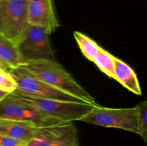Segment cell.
<instances>
[{"label": "cell", "instance_id": "1", "mask_svg": "<svg viewBox=\"0 0 147 146\" xmlns=\"http://www.w3.org/2000/svg\"><path fill=\"white\" fill-rule=\"evenodd\" d=\"M42 81L83 101L97 104L96 100L56 61L36 60L21 65Z\"/></svg>", "mask_w": 147, "mask_h": 146}, {"label": "cell", "instance_id": "2", "mask_svg": "<svg viewBox=\"0 0 147 146\" xmlns=\"http://www.w3.org/2000/svg\"><path fill=\"white\" fill-rule=\"evenodd\" d=\"M80 121L140 134L137 105L129 108H110L96 104Z\"/></svg>", "mask_w": 147, "mask_h": 146}, {"label": "cell", "instance_id": "3", "mask_svg": "<svg viewBox=\"0 0 147 146\" xmlns=\"http://www.w3.org/2000/svg\"><path fill=\"white\" fill-rule=\"evenodd\" d=\"M0 119L23 122L41 128L65 123L47 115L14 93L9 94L0 102Z\"/></svg>", "mask_w": 147, "mask_h": 146}, {"label": "cell", "instance_id": "4", "mask_svg": "<svg viewBox=\"0 0 147 146\" xmlns=\"http://www.w3.org/2000/svg\"><path fill=\"white\" fill-rule=\"evenodd\" d=\"M13 93L25 102L37 107L47 115L65 123L80 121L91 110L93 106L96 105L85 102L36 98L14 92Z\"/></svg>", "mask_w": 147, "mask_h": 146}, {"label": "cell", "instance_id": "5", "mask_svg": "<svg viewBox=\"0 0 147 146\" xmlns=\"http://www.w3.org/2000/svg\"><path fill=\"white\" fill-rule=\"evenodd\" d=\"M27 0H0V34L15 45L28 26Z\"/></svg>", "mask_w": 147, "mask_h": 146}, {"label": "cell", "instance_id": "6", "mask_svg": "<svg viewBox=\"0 0 147 146\" xmlns=\"http://www.w3.org/2000/svg\"><path fill=\"white\" fill-rule=\"evenodd\" d=\"M9 73L17 84V88L14 92L36 98L84 102L42 81L22 66L11 69Z\"/></svg>", "mask_w": 147, "mask_h": 146}, {"label": "cell", "instance_id": "7", "mask_svg": "<svg viewBox=\"0 0 147 146\" xmlns=\"http://www.w3.org/2000/svg\"><path fill=\"white\" fill-rule=\"evenodd\" d=\"M49 35L43 27L28 24L24 37L17 46L23 64L36 60L55 61Z\"/></svg>", "mask_w": 147, "mask_h": 146}, {"label": "cell", "instance_id": "8", "mask_svg": "<svg viewBox=\"0 0 147 146\" xmlns=\"http://www.w3.org/2000/svg\"><path fill=\"white\" fill-rule=\"evenodd\" d=\"M27 146H80L77 128L73 123L44 127L40 135L29 141Z\"/></svg>", "mask_w": 147, "mask_h": 146}, {"label": "cell", "instance_id": "9", "mask_svg": "<svg viewBox=\"0 0 147 146\" xmlns=\"http://www.w3.org/2000/svg\"><path fill=\"white\" fill-rule=\"evenodd\" d=\"M27 14L29 24L43 27L49 34L60 27L53 0H27Z\"/></svg>", "mask_w": 147, "mask_h": 146}, {"label": "cell", "instance_id": "10", "mask_svg": "<svg viewBox=\"0 0 147 146\" xmlns=\"http://www.w3.org/2000/svg\"><path fill=\"white\" fill-rule=\"evenodd\" d=\"M43 128L23 122L0 119V135L24 143L40 136Z\"/></svg>", "mask_w": 147, "mask_h": 146}, {"label": "cell", "instance_id": "11", "mask_svg": "<svg viewBox=\"0 0 147 146\" xmlns=\"http://www.w3.org/2000/svg\"><path fill=\"white\" fill-rule=\"evenodd\" d=\"M116 79L125 88L137 95L142 94L138 77L133 69L126 62L115 57Z\"/></svg>", "mask_w": 147, "mask_h": 146}, {"label": "cell", "instance_id": "12", "mask_svg": "<svg viewBox=\"0 0 147 146\" xmlns=\"http://www.w3.org/2000/svg\"><path fill=\"white\" fill-rule=\"evenodd\" d=\"M0 60L7 66L9 70L22 65L17 45L0 34Z\"/></svg>", "mask_w": 147, "mask_h": 146}, {"label": "cell", "instance_id": "13", "mask_svg": "<svg viewBox=\"0 0 147 146\" xmlns=\"http://www.w3.org/2000/svg\"><path fill=\"white\" fill-rule=\"evenodd\" d=\"M75 40L81 51L82 54L90 62L94 61L95 58L100 52L101 47L87 35L80 31H74Z\"/></svg>", "mask_w": 147, "mask_h": 146}, {"label": "cell", "instance_id": "14", "mask_svg": "<svg viewBox=\"0 0 147 146\" xmlns=\"http://www.w3.org/2000/svg\"><path fill=\"white\" fill-rule=\"evenodd\" d=\"M93 62L99 70L112 79H116L115 75V57L103 48L95 58Z\"/></svg>", "mask_w": 147, "mask_h": 146}, {"label": "cell", "instance_id": "15", "mask_svg": "<svg viewBox=\"0 0 147 146\" xmlns=\"http://www.w3.org/2000/svg\"><path fill=\"white\" fill-rule=\"evenodd\" d=\"M17 88V84L9 72L0 70V90L8 94L13 93Z\"/></svg>", "mask_w": 147, "mask_h": 146}, {"label": "cell", "instance_id": "16", "mask_svg": "<svg viewBox=\"0 0 147 146\" xmlns=\"http://www.w3.org/2000/svg\"><path fill=\"white\" fill-rule=\"evenodd\" d=\"M137 107L139 109V125L140 129L139 135L145 143H147V102H141L137 104Z\"/></svg>", "mask_w": 147, "mask_h": 146}, {"label": "cell", "instance_id": "17", "mask_svg": "<svg viewBox=\"0 0 147 146\" xmlns=\"http://www.w3.org/2000/svg\"><path fill=\"white\" fill-rule=\"evenodd\" d=\"M8 94H9L8 93L5 92H4V91H2V90H0V102H1L2 100H4V99L5 98V97H7Z\"/></svg>", "mask_w": 147, "mask_h": 146}, {"label": "cell", "instance_id": "18", "mask_svg": "<svg viewBox=\"0 0 147 146\" xmlns=\"http://www.w3.org/2000/svg\"><path fill=\"white\" fill-rule=\"evenodd\" d=\"M0 67H1V69H3L4 70H5V71H8V72L9 71V70L8 67H7V66H6L5 64H4V63L1 61V60H0Z\"/></svg>", "mask_w": 147, "mask_h": 146}, {"label": "cell", "instance_id": "19", "mask_svg": "<svg viewBox=\"0 0 147 146\" xmlns=\"http://www.w3.org/2000/svg\"><path fill=\"white\" fill-rule=\"evenodd\" d=\"M0 70H3V69H1V67H0Z\"/></svg>", "mask_w": 147, "mask_h": 146}]
</instances>
